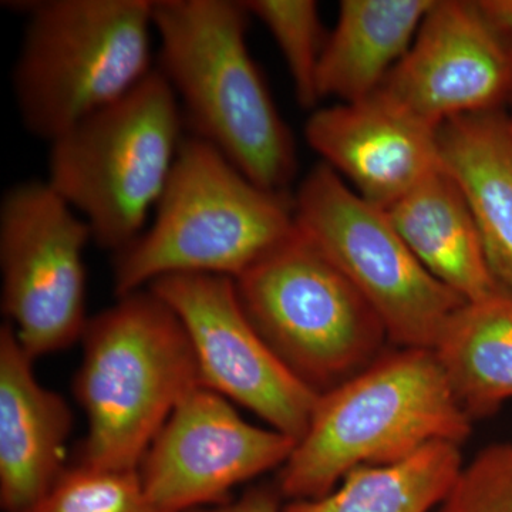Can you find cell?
Here are the masks:
<instances>
[{
    "label": "cell",
    "mask_w": 512,
    "mask_h": 512,
    "mask_svg": "<svg viewBox=\"0 0 512 512\" xmlns=\"http://www.w3.org/2000/svg\"><path fill=\"white\" fill-rule=\"evenodd\" d=\"M470 433L471 419L433 350L384 353L320 394L308 430L279 471V493L315 500L353 468L396 463L433 441L461 446Z\"/></svg>",
    "instance_id": "7a4b0ae2"
},
{
    "label": "cell",
    "mask_w": 512,
    "mask_h": 512,
    "mask_svg": "<svg viewBox=\"0 0 512 512\" xmlns=\"http://www.w3.org/2000/svg\"><path fill=\"white\" fill-rule=\"evenodd\" d=\"M25 33L12 74L29 134L52 143L130 93L153 66V0H23Z\"/></svg>",
    "instance_id": "5b68a950"
},
{
    "label": "cell",
    "mask_w": 512,
    "mask_h": 512,
    "mask_svg": "<svg viewBox=\"0 0 512 512\" xmlns=\"http://www.w3.org/2000/svg\"><path fill=\"white\" fill-rule=\"evenodd\" d=\"M185 128L180 104L154 69L130 93L49 144L46 181L114 255L144 232L163 197Z\"/></svg>",
    "instance_id": "8992f818"
},
{
    "label": "cell",
    "mask_w": 512,
    "mask_h": 512,
    "mask_svg": "<svg viewBox=\"0 0 512 512\" xmlns=\"http://www.w3.org/2000/svg\"><path fill=\"white\" fill-rule=\"evenodd\" d=\"M481 9L500 30L512 52V0H480Z\"/></svg>",
    "instance_id": "cb8c5ba5"
},
{
    "label": "cell",
    "mask_w": 512,
    "mask_h": 512,
    "mask_svg": "<svg viewBox=\"0 0 512 512\" xmlns=\"http://www.w3.org/2000/svg\"><path fill=\"white\" fill-rule=\"evenodd\" d=\"M510 123H511V126H512V114H511V117H510Z\"/></svg>",
    "instance_id": "d4e9b609"
},
{
    "label": "cell",
    "mask_w": 512,
    "mask_h": 512,
    "mask_svg": "<svg viewBox=\"0 0 512 512\" xmlns=\"http://www.w3.org/2000/svg\"><path fill=\"white\" fill-rule=\"evenodd\" d=\"M434 0H343L318 72L320 99H367L412 46Z\"/></svg>",
    "instance_id": "e0dca14e"
},
{
    "label": "cell",
    "mask_w": 512,
    "mask_h": 512,
    "mask_svg": "<svg viewBox=\"0 0 512 512\" xmlns=\"http://www.w3.org/2000/svg\"><path fill=\"white\" fill-rule=\"evenodd\" d=\"M82 342L74 394L89 431L77 463L138 470L175 407L202 387L187 330L146 288L92 316Z\"/></svg>",
    "instance_id": "3957f363"
},
{
    "label": "cell",
    "mask_w": 512,
    "mask_h": 512,
    "mask_svg": "<svg viewBox=\"0 0 512 512\" xmlns=\"http://www.w3.org/2000/svg\"><path fill=\"white\" fill-rule=\"evenodd\" d=\"M249 18L238 0H153L156 69L177 97L190 136L259 187L288 192L295 146L249 53Z\"/></svg>",
    "instance_id": "6da1fadb"
},
{
    "label": "cell",
    "mask_w": 512,
    "mask_h": 512,
    "mask_svg": "<svg viewBox=\"0 0 512 512\" xmlns=\"http://www.w3.org/2000/svg\"><path fill=\"white\" fill-rule=\"evenodd\" d=\"M440 165L460 188L498 284L512 295V126L495 111L439 128Z\"/></svg>",
    "instance_id": "9a60e30c"
},
{
    "label": "cell",
    "mask_w": 512,
    "mask_h": 512,
    "mask_svg": "<svg viewBox=\"0 0 512 512\" xmlns=\"http://www.w3.org/2000/svg\"><path fill=\"white\" fill-rule=\"evenodd\" d=\"M25 512H164L151 503L138 470L76 463Z\"/></svg>",
    "instance_id": "44dd1931"
},
{
    "label": "cell",
    "mask_w": 512,
    "mask_h": 512,
    "mask_svg": "<svg viewBox=\"0 0 512 512\" xmlns=\"http://www.w3.org/2000/svg\"><path fill=\"white\" fill-rule=\"evenodd\" d=\"M251 18L264 23L284 56L296 100L316 110L320 96L318 72L326 39L319 6L313 0H244Z\"/></svg>",
    "instance_id": "ffe728a7"
},
{
    "label": "cell",
    "mask_w": 512,
    "mask_h": 512,
    "mask_svg": "<svg viewBox=\"0 0 512 512\" xmlns=\"http://www.w3.org/2000/svg\"><path fill=\"white\" fill-rule=\"evenodd\" d=\"M386 214L421 265L464 301L507 292L491 271L460 188L443 168L394 202Z\"/></svg>",
    "instance_id": "2e32d148"
},
{
    "label": "cell",
    "mask_w": 512,
    "mask_h": 512,
    "mask_svg": "<svg viewBox=\"0 0 512 512\" xmlns=\"http://www.w3.org/2000/svg\"><path fill=\"white\" fill-rule=\"evenodd\" d=\"M295 228L288 192L259 187L210 144L185 137L153 224L114 255V291L173 275L237 279Z\"/></svg>",
    "instance_id": "277c9868"
},
{
    "label": "cell",
    "mask_w": 512,
    "mask_h": 512,
    "mask_svg": "<svg viewBox=\"0 0 512 512\" xmlns=\"http://www.w3.org/2000/svg\"><path fill=\"white\" fill-rule=\"evenodd\" d=\"M463 468L458 444L433 441L396 463L353 468L338 490L291 501L284 512H429L446 500Z\"/></svg>",
    "instance_id": "d6986e66"
},
{
    "label": "cell",
    "mask_w": 512,
    "mask_h": 512,
    "mask_svg": "<svg viewBox=\"0 0 512 512\" xmlns=\"http://www.w3.org/2000/svg\"><path fill=\"white\" fill-rule=\"evenodd\" d=\"M87 222L47 181H22L0 201L2 311L32 359L82 340Z\"/></svg>",
    "instance_id": "9c48e42d"
},
{
    "label": "cell",
    "mask_w": 512,
    "mask_h": 512,
    "mask_svg": "<svg viewBox=\"0 0 512 512\" xmlns=\"http://www.w3.org/2000/svg\"><path fill=\"white\" fill-rule=\"evenodd\" d=\"M461 409L483 419L512 399V295L467 302L433 349Z\"/></svg>",
    "instance_id": "ac0fdd59"
},
{
    "label": "cell",
    "mask_w": 512,
    "mask_h": 512,
    "mask_svg": "<svg viewBox=\"0 0 512 512\" xmlns=\"http://www.w3.org/2000/svg\"><path fill=\"white\" fill-rule=\"evenodd\" d=\"M148 289L183 322L202 387L247 407L271 429L302 439L320 394L302 382L256 330L242 308L234 279L173 275Z\"/></svg>",
    "instance_id": "30bf717a"
},
{
    "label": "cell",
    "mask_w": 512,
    "mask_h": 512,
    "mask_svg": "<svg viewBox=\"0 0 512 512\" xmlns=\"http://www.w3.org/2000/svg\"><path fill=\"white\" fill-rule=\"evenodd\" d=\"M195 512H284L279 508L278 495L265 488H256L242 495L234 503Z\"/></svg>",
    "instance_id": "603a6c76"
},
{
    "label": "cell",
    "mask_w": 512,
    "mask_h": 512,
    "mask_svg": "<svg viewBox=\"0 0 512 512\" xmlns=\"http://www.w3.org/2000/svg\"><path fill=\"white\" fill-rule=\"evenodd\" d=\"M296 229L370 303L387 336L403 349H433L466 301L421 265L386 211L360 197L325 163L303 178Z\"/></svg>",
    "instance_id": "ba28073f"
},
{
    "label": "cell",
    "mask_w": 512,
    "mask_h": 512,
    "mask_svg": "<svg viewBox=\"0 0 512 512\" xmlns=\"http://www.w3.org/2000/svg\"><path fill=\"white\" fill-rule=\"evenodd\" d=\"M296 440L239 416L221 394L198 387L175 407L138 467L151 503L164 512L218 504L229 491L284 466Z\"/></svg>",
    "instance_id": "8fae6325"
},
{
    "label": "cell",
    "mask_w": 512,
    "mask_h": 512,
    "mask_svg": "<svg viewBox=\"0 0 512 512\" xmlns=\"http://www.w3.org/2000/svg\"><path fill=\"white\" fill-rule=\"evenodd\" d=\"M33 360L10 323L0 328V504L33 507L62 476L73 414L60 394L37 382Z\"/></svg>",
    "instance_id": "5bb4252c"
},
{
    "label": "cell",
    "mask_w": 512,
    "mask_h": 512,
    "mask_svg": "<svg viewBox=\"0 0 512 512\" xmlns=\"http://www.w3.org/2000/svg\"><path fill=\"white\" fill-rule=\"evenodd\" d=\"M439 512H512V443L487 447L464 467Z\"/></svg>",
    "instance_id": "7402d4cb"
},
{
    "label": "cell",
    "mask_w": 512,
    "mask_h": 512,
    "mask_svg": "<svg viewBox=\"0 0 512 512\" xmlns=\"http://www.w3.org/2000/svg\"><path fill=\"white\" fill-rule=\"evenodd\" d=\"M234 281L265 342L319 394L383 355L389 336L375 309L296 228Z\"/></svg>",
    "instance_id": "52a82bcc"
},
{
    "label": "cell",
    "mask_w": 512,
    "mask_h": 512,
    "mask_svg": "<svg viewBox=\"0 0 512 512\" xmlns=\"http://www.w3.org/2000/svg\"><path fill=\"white\" fill-rule=\"evenodd\" d=\"M305 136L323 163L383 211L441 167L439 128L379 92L316 109Z\"/></svg>",
    "instance_id": "4fadbf2b"
},
{
    "label": "cell",
    "mask_w": 512,
    "mask_h": 512,
    "mask_svg": "<svg viewBox=\"0 0 512 512\" xmlns=\"http://www.w3.org/2000/svg\"><path fill=\"white\" fill-rule=\"evenodd\" d=\"M377 92L440 128L497 110L512 93V52L480 3L434 0L412 46Z\"/></svg>",
    "instance_id": "7c38bea8"
}]
</instances>
